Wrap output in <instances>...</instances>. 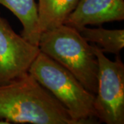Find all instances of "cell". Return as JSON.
Listing matches in <instances>:
<instances>
[{
    "mask_svg": "<svg viewBox=\"0 0 124 124\" xmlns=\"http://www.w3.org/2000/svg\"><path fill=\"white\" fill-rule=\"evenodd\" d=\"M8 122L6 121H2V120H0V124H8Z\"/></svg>",
    "mask_w": 124,
    "mask_h": 124,
    "instance_id": "obj_10",
    "label": "cell"
},
{
    "mask_svg": "<svg viewBox=\"0 0 124 124\" xmlns=\"http://www.w3.org/2000/svg\"><path fill=\"white\" fill-rule=\"evenodd\" d=\"M28 72L66 108L77 124L97 123L94 94L58 62L39 52Z\"/></svg>",
    "mask_w": 124,
    "mask_h": 124,
    "instance_id": "obj_3",
    "label": "cell"
},
{
    "mask_svg": "<svg viewBox=\"0 0 124 124\" xmlns=\"http://www.w3.org/2000/svg\"><path fill=\"white\" fill-rule=\"evenodd\" d=\"M124 19V0H79L65 25L80 31L88 25Z\"/></svg>",
    "mask_w": 124,
    "mask_h": 124,
    "instance_id": "obj_6",
    "label": "cell"
},
{
    "mask_svg": "<svg viewBox=\"0 0 124 124\" xmlns=\"http://www.w3.org/2000/svg\"><path fill=\"white\" fill-rule=\"evenodd\" d=\"M40 52L66 68L85 88L95 94L97 90L98 62L92 44L77 29L63 24L41 33Z\"/></svg>",
    "mask_w": 124,
    "mask_h": 124,
    "instance_id": "obj_2",
    "label": "cell"
},
{
    "mask_svg": "<svg viewBox=\"0 0 124 124\" xmlns=\"http://www.w3.org/2000/svg\"><path fill=\"white\" fill-rule=\"evenodd\" d=\"M79 32L88 42L95 44L103 53L119 55L124 48V29L108 30L103 28H90L85 26Z\"/></svg>",
    "mask_w": 124,
    "mask_h": 124,
    "instance_id": "obj_9",
    "label": "cell"
},
{
    "mask_svg": "<svg viewBox=\"0 0 124 124\" xmlns=\"http://www.w3.org/2000/svg\"><path fill=\"white\" fill-rule=\"evenodd\" d=\"M0 120L9 124H77L30 72L0 85Z\"/></svg>",
    "mask_w": 124,
    "mask_h": 124,
    "instance_id": "obj_1",
    "label": "cell"
},
{
    "mask_svg": "<svg viewBox=\"0 0 124 124\" xmlns=\"http://www.w3.org/2000/svg\"><path fill=\"white\" fill-rule=\"evenodd\" d=\"M0 4L18 18L23 28L21 35L32 44L38 46L41 34L38 28L35 0H0Z\"/></svg>",
    "mask_w": 124,
    "mask_h": 124,
    "instance_id": "obj_8",
    "label": "cell"
},
{
    "mask_svg": "<svg viewBox=\"0 0 124 124\" xmlns=\"http://www.w3.org/2000/svg\"><path fill=\"white\" fill-rule=\"evenodd\" d=\"M40 50L17 35L0 13V85L28 72Z\"/></svg>",
    "mask_w": 124,
    "mask_h": 124,
    "instance_id": "obj_5",
    "label": "cell"
},
{
    "mask_svg": "<svg viewBox=\"0 0 124 124\" xmlns=\"http://www.w3.org/2000/svg\"><path fill=\"white\" fill-rule=\"evenodd\" d=\"M37 22L40 34L64 24L79 0H38Z\"/></svg>",
    "mask_w": 124,
    "mask_h": 124,
    "instance_id": "obj_7",
    "label": "cell"
},
{
    "mask_svg": "<svg viewBox=\"0 0 124 124\" xmlns=\"http://www.w3.org/2000/svg\"><path fill=\"white\" fill-rule=\"evenodd\" d=\"M91 44L98 62L97 90L93 104L95 116L106 124H124V63L119 55L111 61L98 46Z\"/></svg>",
    "mask_w": 124,
    "mask_h": 124,
    "instance_id": "obj_4",
    "label": "cell"
}]
</instances>
